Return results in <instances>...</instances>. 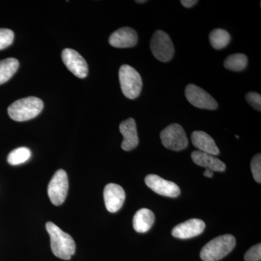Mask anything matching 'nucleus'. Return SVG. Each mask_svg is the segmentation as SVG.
Listing matches in <instances>:
<instances>
[{
    "mask_svg": "<svg viewBox=\"0 0 261 261\" xmlns=\"http://www.w3.org/2000/svg\"><path fill=\"white\" fill-rule=\"evenodd\" d=\"M46 228L50 237L51 251L56 257L63 260H70L75 252L73 239L53 222H47Z\"/></svg>",
    "mask_w": 261,
    "mask_h": 261,
    "instance_id": "f257e3e1",
    "label": "nucleus"
},
{
    "mask_svg": "<svg viewBox=\"0 0 261 261\" xmlns=\"http://www.w3.org/2000/svg\"><path fill=\"white\" fill-rule=\"evenodd\" d=\"M44 103L36 97L18 99L8 108V114L15 121H27L37 117L42 112Z\"/></svg>",
    "mask_w": 261,
    "mask_h": 261,
    "instance_id": "f03ea898",
    "label": "nucleus"
},
{
    "mask_svg": "<svg viewBox=\"0 0 261 261\" xmlns=\"http://www.w3.org/2000/svg\"><path fill=\"white\" fill-rule=\"evenodd\" d=\"M236 240L231 234L221 235L211 240L202 247L200 257L203 261H217L232 251Z\"/></svg>",
    "mask_w": 261,
    "mask_h": 261,
    "instance_id": "7ed1b4c3",
    "label": "nucleus"
},
{
    "mask_svg": "<svg viewBox=\"0 0 261 261\" xmlns=\"http://www.w3.org/2000/svg\"><path fill=\"white\" fill-rule=\"evenodd\" d=\"M120 84L122 92L125 97L134 99L138 97L142 88V80L140 73L128 65H123L120 68Z\"/></svg>",
    "mask_w": 261,
    "mask_h": 261,
    "instance_id": "20e7f679",
    "label": "nucleus"
},
{
    "mask_svg": "<svg viewBox=\"0 0 261 261\" xmlns=\"http://www.w3.org/2000/svg\"><path fill=\"white\" fill-rule=\"evenodd\" d=\"M150 49L154 58L161 62H168L174 55V46L169 36L163 31H156L150 41Z\"/></svg>",
    "mask_w": 261,
    "mask_h": 261,
    "instance_id": "39448f33",
    "label": "nucleus"
},
{
    "mask_svg": "<svg viewBox=\"0 0 261 261\" xmlns=\"http://www.w3.org/2000/svg\"><path fill=\"white\" fill-rule=\"evenodd\" d=\"M161 139L166 148L173 151H181L188 146V139L181 126L173 123L161 132Z\"/></svg>",
    "mask_w": 261,
    "mask_h": 261,
    "instance_id": "423d86ee",
    "label": "nucleus"
},
{
    "mask_svg": "<svg viewBox=\"0 0 261 261\" xmlns=\"http://www.w3.org/2000/svg\"><path fill=\"white\" fill-rule=\"evenodd\" d=\"M68 178L64 170L56 171L48 185L47 193L51 203L61 205L65 202L68 192Z\"/></svg>",
    "mask_w": 261,
    "mask_h": 261,
    "instance_id": "0eeeda50",
    "label": "nucleus"
},
{
    "mask_svg": "<svg viewBox=\"0 0 261 261\" xmlns=\"http://www.w3.org/2000/svg\"><path fill=\"white\" fill-rule=\"evenodd\" d=\"M185 95L189 102L200 109L216 110L218 103L210 94L195 84H189L185 89Z\"/></svg>",
    "mask_w": 261,
    "mask_h": 261,
    "instance_id": "6e6552de",
    "label": "nucleus"
},
{
    "mask_svg": "<svg viewBox=\"0 0 261 261\" xmlns=\"http://www.w3.org/2000/svg\"><path fill=\"white\" fill-rule=\"evenodd\" d=\"M62 59L68 69L78 78L84 79L88 75V65L78 51L69 48L63 49Z\"/></svg>",
    "mask_w": 261,
    "mask_h": 261,
    "instance_id": "1a4fd4ad",
    "label": "nucleus"
},
{
    "mask_svg": "<svg viewBox=\"0 0 261 261\" xmlns=\"http://www.w3.org/2000/svg\"><path fill=\"white\" fill-rule=\"evenodd\" d=\"M145 183L152 191L160 195L176 197L180 195V188L176 184L167 181L158 175L149 174L146 176Z\"/></svg>",
    "mask_w": 261,
    "mask_h": 261,
    "instance_id": "9d476101",
    "label": "nucleus"
},
{
    "mask_svg": "<svg viewBox=\"0 0 261 261\" xmlns=\"http://www.w3.org/2000/svg\"><path fill=\"white\" fill-rule=\"evenodd\" d=\"M104 200L106 208L111 213H116L124 203L126 193L120 185L116 184H108L105 187Z\"/></svg>",
    "mask_w": 261,
    "mask_h": 261,
    "instance_id": "9b49d317",
    "label": "nucleus"
},
{
    "mask_svg": "<svg viewBox=\"0 0 261 261\" xmlns=\"http://www.w3.org/2000/svg\"><path fill=\"white\" fill-rule=\"evenodd\" d=\"M138 34L135 29L123 27L113 32L109 38V43L116 48H129L137 45Z\"/></svg>",
    "mask_w": 261,
    "mask_h": 261,
    "instance_id": "f8f14e48",
    "label": "nucleus"
},
{
    "mask_svg": "<svg viewBox=\"0 0 261 261\" xmlns=\"http://www.w3.org/2000/svg\"><path fill=\"white\" fill-rule=\"evenodd\" d=\"M205 228V224L203 221L192 219L175 226L172 230V235L174 238L179 239L195 238L203 232Z\"/></svg>",
    "mask_w": 261,
    "mask_h": 261,
    "instance_id": "ddd939ff",
    "label": "nucleus"
},
{
    "mask_svg": "<svg viewBox=\"0 0 261 261\" xmlns=\"http://www.w3.org/2000/svg\"><path fill=\"white\" fill-rule=\"evenodd\" d=\"M119 129L123 137L122 149L125 151H130L136 148L139 144V137L135 120L130 118L122 122Z\"/></svg>",
    "mask_w": 261,
    "mask_h": 261,
    "instance_id": "4468645a",
    "label": "nucleus"
},
{
    "mask_svg": "<svg viewBox=\"0 0 261 261\" xmlns=\"http://www.w3.org/2000/svg\"><path fill=\"white\" fill-rule=\"evenodd\" d=\"M192 144L198 151L216 156L219 154V149L216 145L214 139L202 130H195L192 134Z\"/></svg>",
    "mask_w": 261,
    "mask_h": 261,
    "instance_id": "2eb2a0df",
    "label": "nucleus"
},
{
    "mask_svg": "<svg viewBox=\"0 0 261 261\" xmlns=\"http://www.w3.org/2000/svg\"><path fill=\"white\" fill-rule=\"evenodd\" d=\"M191 157L193 162L201 167L219 172H224L226 170L225 163L212 154L197 150L192 152Z\"/></svg>",
    "mask_w": 261,
    "mask_h": 261,
    "instance_id": "dca6fc26",
    "label": "nucleus"
},
{
    "mask_svg": "<svg viewBox=\"0 0 261 261\" xmlns=\"http://www.w3.org/2000/svg\"><path fill=\"white\" fill-rule=\"evenodd\" d=\"M154 222V215L147 208L140 209L134 216L133 226L135 231L145 233L152 227Z\"/></svg>",
    "mask_w": 261,
    "mask_h": 261,
    "instance_id": "f3484780",
    "label": "nucleus"
},
{
    "mask_svg": "<svg viewBox=\"0 0 261 261\" xmlns=\"http://www.w3.org/2000/svg\"><path fill=\"white\" fill-rule=\"evenodd\" d=\"M18 67L19 62L15 58H10L0 61V85L9 81Z\"/></svg>",
    "mask_w": 261,
    "mask_h": 261,
    "instance_id": "a211bd4d",
    "label": "nucleus"
},
{
    "mask_svg": "<svg viewBox=\"0 0 261 261\" xmlns=\"http://www.w3.org/2000/svg\"><path fill=\"white\" fill-rule=\"evenodd\" d=\"M209 39L211 46L216 49H224L229 44L231 36L222 29H216L211 32Z\"/></svg>",
    "mask_w": 261,
    "mask_h": 261,
    "instance_id": "6ab92c4d",
    "label": "nucleus"
},
{
    "mask_svg": "<svg viewBox=\"0 0 261 261\" xmlns=\"http://www.w3.org/2000/svg\"><path fill=\"white\" fill-rule=\"evenodd\" d=\"M247 58L244 54H233L227 57L224 61V67L231 71H242L246 68Z\"/></svg>",
    "mask_w": 261,
    "mask_h": 261,
    "instance_id": "aec40b11",
    "label": "nucleus"
},
{
    "mask_svg": "<svg viewBox=\"0 0 261 261\" xmlns=\"http://www.w3.org/2000/svg\"><path fill=\"white\" fill-rule=\"evenodd\" d=\"M32 157V152L27 147H22L12 151L8 157V162L11 166H18L28 161Z\"/></svg>",
    "mask_w": 261,
    "mask_h": 261,
    "instance_id": "412c9836",
    "label": "nucleus"
},
{
    "mask_svg": "<svg viewBox=\"0 0 261 261\" xmlns=\"http://www.w3.org/2000/svg\"><path fill=\"white\" fill-rule=\"evenodd\" d=\"M14 40V33L8 29H0V50L9 47Z\"/></svg>",
    "mask_w": 261,
    "mask_h": 261,
    "instance_id": "4be33fe9",
    "label": "nucleus"
},
{
    "mask_svg": "<svg viewBox=\"0 0 261 261\" xmlns=\"http://www.w3.org/2000/svg\"><path fill=\"white\" fill-rule=\"evenodd\" d=\"M251 171L254 179L257 182H261V155L257 154L251 161Z\"/></svg>",
    "mask_w": 261,
    "mask_h": 261,
    "instance_id": "5701e85b",
    "label": "nucleus"
},
{
    "mask_svg": "<svg viewBox=\"0 0 261 261\" xmlns=\"http://www.w3.org/2000/svg\"><path fill=\"white\" fill-rule=\"evenodd\" d=\"M245 261H260L261 259V245L260 243L252 247L250 250H247L245 253Z\"/></svg>",
    "mask_w": 261,
    "mask_h": 261,
    "instance_id": "b1692460",
    "label": "nucleus"
},
{
    "mask_svg": "<svg viewBox=\"0 0 261 261\" xmlns=\"http://www.w3.org/2000/svg\"><path fill=\"white\" fill-rule=\"evenodd\" d=\"M247 102L257 111H261V96L256 92H249L246 94Z\"/></svg>",
    "mask_w": 261,
    "mask_h": 261,
    "instance_id": "393cba45",
    "label": "nucleus"
},
{
    "mask_svg": "<svg viewBox=\"0 0 261 261\" xmlns=\"http://www.w3.org/2000/svg\"><path fill=\"white\" fill-rule=\"evenodd\" d=\"M197 3H198V1H197V0H181V5L187 8H192Z\"/></svg>",
    "mask_w": 261,
    "mask_h": 261,
    "instance_id": "a878e982",
    "label": "nucleus"
},
{
    "mask_svg": "<svg viewBox=\"0 0 261 261\" xmlns=\"http://www.w3.org/2000/svg\"><path fill=\"white\" fill-rule=\"evenodd\" d=\"M203 175L206 176V177H213V176H214V171H211V170L208 169V168H206V171L204 172Z\"/></svg>",
    "mask_w": 261,
    "mask_h": 261,
    "instance_id": "bb28decb",
    "label": "nucleus"
},
{
    "mask_svg": "<svg viewBox=\"0 0 261 261\" xmlns=\"http://www.w3.org/2000/svg\"><path fill=\"white\" fill-rule=\"evenodd\" d=\"M145 0H141V1H139V0H137V1H136V3H145Z\"/></svg>",
    "mask_w": 261,
    "mask_h": 261,
    "instance_id": "cd10ccee",
    "label": "nucleus"
},
{
    "mask_svg": "<svg viewBox=\"0 0 261 261\" xmlns=\"http://www.w3.org/2000/svg\"><path fill=\"white\" fill-rule=\"evenodd\" d=\"M236 138H237V139H239V138H240V137H239V136L237 135V136H236Z\"/></svg>",
    "mask_w": 261,
    "mask_h": 261,
    "instance_id": "c85d7f7f",
    "label": "nucleus"
}]
</instances>
